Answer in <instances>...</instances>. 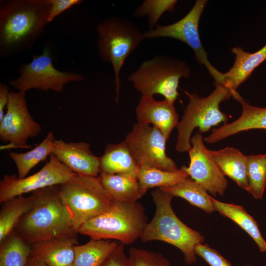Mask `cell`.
<instances>
[{
  "label": "cell",
  "mask_w": 266,
  "mask_h": 266,
  "mask_svg": "<svg viewBox=\"0 0 266 266\" xmlns=\"http://www.w3.org/2000/svg\"><path fill=\"white\" fill-rule=\"evenodd\" d=\"M188 177L183 167L170 171L142 166L139 167L137 178L141 189L146 193L150 188L173 187Z\"/></svg>",
  "instance_id": "27"
},
{
  "label": "cell",
  "mask_w": 266,
  "mask_h": 266,
  "mask_svg": "<svg viewBox=\"0 0 266 266\" xmlns=\"http://www.w3.org/2000/svg\"><path fill=\"white\" fill-rule=\"evenodd\" d=\"M215 211L227 217L245 231L257 244L261 252H266V241L257 221L241 205L220 201L210 197Z\"/></svg>",
  "instance_id": "23"
},
{
  "label": "cell",
  "mask_w": 266,
  "mask_h": 266,
  "mask_svg": "<svg viewBox=\"0 0 266 266\" xmlns=\"http://www.w3.org/2000/svg\"><path fill=\"white\" fill-rule=\"evenodd\" d=\"M124 141L139 167L170 171L179 169L174 161L166 154V140L161 131L155 126L137 122Z\"/></svg>",
  "instance_id": "11"
},
{
  "label": "cell",
  "mask_w": 266,
  "mask_h": 266,
  "mask_svg": "<svg viewBox=\"0 0 266 266\" xmlns=\"http://www.w3.org/2000/svg\"><path fill=\"white\" fill-rule=\"evenodd\" d=\"M6 112L0 121V139L11 147L26 148L29 139L38 136L41 126L36 122L28 108L26 92L11 91Z\"/></svg>",
  "instance_id": "13"
},
{
  "label": "cell",
  "mask_w": 266,
  "mask_h": 266,
  "mask_svg": "<svg viewBox=\"0 0 266 266\" xmlns=\"http://www.w3.org/2000/svg\"><path fill=\"white\" fill-rule=\"evenodd\" d=\"M176 0H145L135 10L137 17L146 16L149 29L152 30L158 25V22L166 11L172 12L175 9Z\"/></svg>",
  "instance_id": "31"
},
{
  "label": "cell",
  "mask_w": 266,
  "mask_h": 266,
  "mask_svg": "<svg viewBox=\"0 0 266 266\" xmlns=\"http://www.w3.org/2000/svg\"><path fill=\"white\" fill-rule=\"evenodd\" d=\"M77 243L76 237H58L38 242L31 245V256L47 266H72L74 247Z\"/></svg>",
  "instance_id": "18"
},
{
  "label": "cell",
  "mask_w": 266,
  "mask_h": 266,
  "mask_svg": "<svg viewBox=\"0 0 266 266\" xmlns=\"http://www.w3.org/2000/svg\"><path fill=\"white\" fill-rule=\"evenodd\" d=\"M99 177L115 201L134 203L145 194L141 189L137 178L133 176L100 172Z\"/></svg>",
  "instance_id": "22"
},
{
  "label": "cell",
  "mask_w": 266,
  "mask_h": 266,
  "mask_svg": "<svg viewBox=\"0 0 266 266\" xmlns=\"http://www.w3.org/2000/svg\"><path fill=\"white\" fill-rule=\"evenodd\" d=\"M81 0H50L51 8L48 17V23L70 7L80 4Z\"/></svg>",
  "instance_id": "35"
},
{
  "label": "cell",
  "mask_w": 266,
  "mask_h": 266,
  "mask_svg": "<svg viewBox=\"0 0 266 266\" xmlns=\"http://www.w3.org/2000/svg\"><path fill=\"white\" fill-rule=\"evenodd\" d=\"M155 205L153 219L147 223L139 238L143 242L159 240L178 248L188 265L197 261L195 247L202 243L204 237L198 231L186 225L175 215L171 206L173 196L157 188L152 192Z\"/></svg>",
  "instance_id": "3"
},
{
  "label": "cell",
  "mask_w": 266,
  "mask_h": 266,
  "mask_svg": "<svg viewBox=\"0 0 266 266\" xmlns=\"http://www.w3.org/2000/svg\"><path fill=\"white\" fill-rule=\"evenodd\" d=\"M118 243L113 240L91 239L85 244H76L72 266H100Z\"/></svg>",
  "instance_id": "25"
},
{
  "label": "cell",
  "mask_w": 266,
  "mask_h": 266,
  "mask_svg": "<svg viewBox=\"0 0 266 266\" xmlns=\"http://www.w3.org/2000/svg\"><path fill=\"white\" fill-rule=\"evenodd\" d=\"M185 93L189 102L176 127L178 134L175 149L181 153L188 152L191 148V136L196 128L202 133L221 123H227L228 117L220 110L219 104L232 97L231 92L226 86L216 83L215 89L206 97Z\"/></svg>",
  "instance_id": "7"
},
{
  "label": "cell",
  "mask_w": 266,
  "mask_h": 266,
  "mask_svg": "<svg viewBox=\"0 0 266 266\" xmlns=\"http://www.w3.org/2000/svg\"><path fill=\"white\" fill-rule=\"evenodd\" d=\"M27 266H47L43 262L31 256L29 259Z\"/></svg>",
  "instance_id": "37"
},
{
  "label": "cell",
  "mask_w": 266,
  "mask_h": 266,
  "mask_svg": "<svg viewBox=\"0 0 266 266\" xmlns=\"http://www.w3.org/2000/svg\"><path fill=\"white\" fill-rule=\"evenodd\" d=\"M77 174L61 163L52 154L49 161L38 171L23 178L5 175L0 181V203L46 187L60 185Z\"/></svg>",
  "instance_id": "12"
},
{
  "label": "cell",
  "mask_w": 266,
  "mask_h": 266,
  "mask_svg": "<svg viewBox=\"0 0 266 266\" xmlns=\"http://www.w3.org/2000/svg\"><path fill=\"white\" fill-rule=\"evenodd\" d=\"M50 0H10L0 5V58L32 47L48 23Z\"/></svg>",
  "instance_id": "1"
},
{
  "label": "cell",
  "mask_w": 266,
  "mask_h": 266,
  "mask_svg": "<svg viewBox=\"0 0 266 266\" xmlns=\"http://www.w3.org/2000/svg\"><path fill=\"white\" fill-rule=\"evenodd\" d=\"M250 266V265H246V266Z\"/></svg>",
  "instance_id": "38"
},
{
  "label": "cell",
  "mask_w": 266,
  "mask_h": 266,
  "mask_svg": "<svg viewBox=\"0 0 266 266\" xmlns=\"http://www.w3.org/2000/svg\"><path fill=\"white\" fill-rule=\"evenodd\" d=\"M247 191L258 200L263 198L266 188V153L247 156Z\"/></svg>",
  "instance_id": "30"
},
{
  "label": "cell",
  "mask_w": 266,
  "mask_h": 266,
  "mask_svg": "<svg viewBox=\"0 0 266 266\" xmlns=\"http://www.w3.org/2000/svg\"><path fill=\"white\" fill-rule=\"evenodd\" d=\"M59 194L78 233L82 225L106 211L114 202L99 176L77 174L59 186Z\"/></svg>",
  "instance_id": "8"
},
{
  "label": "cell",
  "mask_w": 266,
  "mask_h": 266,
  "mask_svg": "<svg viewBox=\"0 0 266 266\" xmlns=\"http://www.w3.org/2000/svg\"><path fill=\"white\" fill-rule=\"evenodd\" d=\"M128 258L129 266H170L161 253L136 247L130 249Z\"/></svg>",
  "instance_id": "32"
},
{
  "label": "cell",
  "mask_w": 266,
  "mask_h": 266,
  "mask_svg": "<svg viewBox=\"0 0 266 266\" xmlns=\"http://www.w3.org/2000/svg\"><path fill=\"white\" fill-rule=\"evenodd\" d=\"M99 159L100 173L137 176L139 166L124 140L117 144H108Z\"/></svg>",
  "instance_id": "20"
},
{
  "label": "cell",
  "mask_w": 266,
  "mask_h": 266,
  "mask_svg": "<svg viewBox=\"0 0 266 266\" xmlns=\"http://www.w3.org/2000/svg\"><path fill=\"white\" fill-rule=\"evenodd\" d=\"M235 55L234 63L230 69L223 73L224 85L232 93L236 91L238 87L244 82L253 71L266 60V44L255 53L245 52L241 47L232 49Z\"/></svg>",
  "instance_id": "19"
},
{
  "label": "cell",
  "mask_w": 266,
  "mask_h": 266,
  "mask_svg": "<svg viewBox=\"0 0 266 266\" xmlns=\"http://www.w3.org/2000/svg\"><path fill=\"white\" fill-rule=\"evenodd\" d=\"M97 29L98 54L102 61L112 65L117 101L122 66L128 56L145 38L144 33L131 20L118 16L108 18L100 23Z\"/></svg>",
  "instance_id": "5"
},
{
  "label": "cell",
  "mask_w": 266,
  "mask_h": 266,
  "mask_svg": "<svg viewBox=\"0 0 266 266\" xmlns=\"http://www.w3.org/2000/svg\"><path fill=\"white\" fill-rule=\"evenodd\" d=\"M173 197L184 199L191 205L202 209L206 213L215 211L207 191L199 183L188 177L182 182L171 187L161 188Z\"/></svg>",
  "instance_id": "28"
},
{
  "label": "cell",
  "mask_w": 266,
  "mask_h": 266,
  "mask_svg": "<svg viewBox=\"0 0 266 266\" xmlns=\"http://www.w3.org/2000/svg\"><path fill=\"white\" fill-rule=\"evenodd\" d=\"M52 154L77 174L98 177L100 173L99 157L92 153L90 144L86 142H67L55 139Z\"/></svg>",
  "instance_id": "15"
},
{
  "label": "cell",
  "mask_w": 266,
  "mask_h": 266,
  "mask_svg": "<svg viewBox=\"0 0 266 266\" xmlns=\"http://www.w3.org/2000/svg\"><path fill=\"white\" fill-rule=\"evenodd\" d=\"M232 97L239 101L242 111L240 117L229 124H225L219 128L212 130L210 134L204 138L208 143H214L244 131L253 129L265 130L266 132V107L250 105L235 91Z\"/></svg>",
  "instance_id": "17"
},
{
  "label": "cell",
  "mask_w": 266,
  "mask_h": 266,
  "mask_svg": "<svg viewBox=\"0 0 266 266\" xmlns=\"http://www.w3.org/2000/svg\"><path fill=\"white\" fill-rule=\"evenodd\" d=\"M55 140L54 133L50 132L38 145L28 152L19 153L8 151L9 157L16 166L18 178L27 176L33 167L52 154Z\"/></svg>",
  "instance_id": "26"
},
{
  "label": "cell",
  "mask_w": 266,
  "mask_h": 266,
  "mask_svg": "<svg viewBox=\"0 0 266 266\" xmlns=\"http://www.w3.org/2000/svg\"><path fill=\"white\" fill-rule=\"evenodd\" d=\"M18 70L20 76L9 83L18 91L24 92L33 89L62 92L67 83L81 82L84 79L80 74L62 71L55 67L48 47H45L40 55H34L31 62L21 65Z\"/></svg>",
  "instance_id": "9"
},
{
  "label": "cell",
  "mask_w": 266,
  "mask_h": 266,
  "mask_svg": "<svg viewBox=\"0 0 266 266\" xmlns=\"http://www.w3.org/2000/svg\"><path fill=\"white\" fill-rule=\"evenodd\" d=\"M124 244L120 243L116 246L100 266H129Z\"/></svg>",
  "instance_id": "34"
},
{
  "label": "cell",
  "mask_w": 266,
  "mask_h": 266,
  "mask_svg": "<svg viewBox=\"0 0 266 266\" xmlns=\"http://www.w3.org/2000/svg\"><path fill=\"white\" fill-rule=\"evenodd\" d=\"M8 86L2 83H0V121L4 115V109L7 106L10 93Z\"/></svg>",
  "instance_id": "36"
},
{
  "label": "cell",
  "mask_w": 266,
  "mask_h": 266,
  "mask_svg": "<svg viewBox=\"0 0 266 266\" xmlns=\"http://www.w3.org/2000/svg\"><path fill=\"white\" fill-rule=\"evenodd\" d=\"M0 245V266H27L31 246L15 230Z\"/></svg>",
  "instance_id": "29"
},
{
  "label": "cell",
  "mask_w": 266,
  "mask_h": 266,
  "mask_svg": "<svg viewBox=\"0 0 266 266\" xmlns=\"http://www.w3.org/2000/svg\"><path fill=\"white\" fill-rule=\"evenodd\" d=\"M197 255L202 258L210 266H233L217 250L207 244L200 243L195 247Z\"/></svg>",
  "instance_id": "33"
},
{
  "label": "cell",
  "mask_w": 266,
  "mask_h": 266,
  "mask_svg": "<svg viewBox=\"0 0 266 266\" xmlns=\"http://www.w3.org/2000/svg\"><path fill=\"white\" fill-rule=\"evenodd\" d=\"M59 186L33 192V204L15 229L29 244L55 238L76 237L78 233L73 228L69 210L61 199Z\"/></svg>",
  "instance_id": "2"
},
{
  "label": "cell",
  "mask_w": 266,
  "mask_h": 266,
  "mask_svg": "<svg viewBox=\"0 0 266 266\" xmlns=\"http://www.w3.org/2000/svg\"><path fill=\"white\" fill-rule=\"evenodd\" d=\"M135 113L137 123L152 124L161 131L166 141L179 123L174 104L165 99L157 100L153 97L142 96Z\"/></svg>",
  "instance_id": "16"
},
{
  "label": "cell",
  "mask_w": 266,
  "mask_h": 266,
  "mask_svg": "<svg viewBox=\"0 0 266 266\" xmlns=\"http://www.w3.org/2000/svg\"><path fill=\"white\" fill-rule=\"evenodd\" d=\"M191 148L188 151L190 162L183 168L189 176L213 196H223L228 182L215 162L207 153L202 134L197 132L191 138Z\"/></svg>",
  "instance_id": "14"
},
{
  "label": "cell",
  "mask_w": 266,
  "mask_h": 266,
  "mask_svg": "<svg viewBox=\"0 0 266 266\" xmlns=\"http://www.w3.org/2000/svg\"><path fill=\"white\" fill-rule=\"evenodd\" d=\"M190 74V68L185 62L158 55L144 61L127 79L142 96L160 94L174 104L179 96L180 79L188 78Z\"/></svg>",
  "instance_id": "6"
},
{
  "label": "cell",
  "mask_w": 266,
  "mask_h": 266,
  "mask_svg": "<svg viewBox=\"0 0 266 266\" xmlns=\"http://www.w3.org/2000/svg\"><path fill=\"white\" fill-rule=\"evenodd\" d=\"M205 0L196 1L191 10L180 20L170 25H159L144 33L145 38L170 37L178 39L189 45L194 51L197 61L203 65L214 78L215 83L224 85L223 73L209 62L201 44L199 33V23L207 3Z\"/></svg>",
  "instance_id": "10"
},
{
  "label": "cell",
  "mask_w": 266,
  "mask_h": 266,
  "mask_svg": "<svg viewBox=\"0 0 266 266\" xmlns=\"http://www.w3.org/2000/svg\"><path fill=\"white\" fill-rule=\"evenodd\" d=\"M147 224L140 202L114 201L106 211L82 225L78 233L91 239L113 240L128 245L140 237Z\"/></svg>",
  "instance_id": "4"
},
{
  "label": "cell",
  "mask_w": 266,
  "mask_h": 266,
  "mask_svg": "<svg viewBox=\"0 0 266 266\" xmlns=\"http://www.w3.org/2000/svg\"><path fill=\"white\" fill-rule=\"evenodd\" d=\"M207 153L225 176H228L239 187L247 191V156L238 149L229 146L218 150L207 149Z\"/></svg>",
  "instance_id": "21"
},
{
  "label": "cell",
  "mask_w": 266,
  "mask_h": 266,
  "mask_svg": "<svg viewBox=\"0 0 266 266\" xmlns=\"http://www.w3.org/2000/svg\"><path fill=\"white\" fill-rule=\"evenodd\" d=\"M34 196H19L2 203L0 210V244L15 229L22 217L32 207Z\"/></svg>",
  "instance_id": "24"
}]
</instances>
